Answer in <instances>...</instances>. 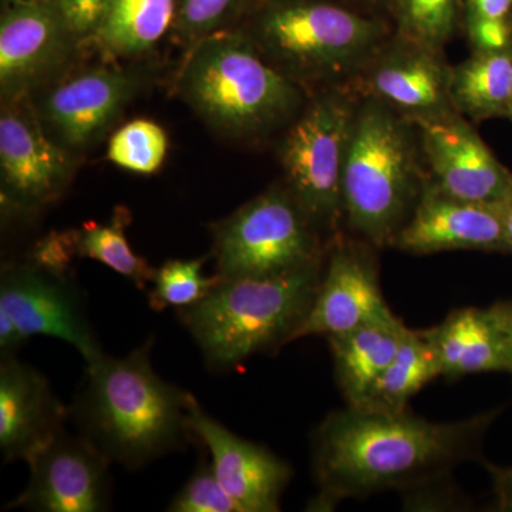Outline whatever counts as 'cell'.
Masks as SVG:
<instances>
[{
	"mask_svg": "<svg viewBox=\"0 0 512 512\" xmlns=\"http://www.w3.org/2000/svg\"><path fill=\"white\" fill-rule=\"evenodd\" d=\"M450 80L444 50L393 32L348 83L360 99L375 100L416 123L454 110Z\"/></svg>",
	"mask_w": 512,
	"mask_h": 512,
	"instance_id": "cell-12",
	"label": "cell"
},
{
	"mask_svg": "<svg viewBox=\"0 0 512 512\" xmlns=\"http://www.w3.org/2000/svg\"><path fill=\"white\" fill-rule=\"evenodd\" d=\"M424 333L436 353L441 376L447 380L478 373H507L503 335L490 308L456 309Z\"/></svg>",
	"mask_w": 512,
	"mask_h": 512,
	"instance_id": "cell-20",
	"label": "cell"
},
{
	"mask_svg": "<svg viewBox=\"0 0 512 512\" xmlns=\"http://www.w3.org/2000/svg\"><path fill=\"white\" fill-rule=\"evenodd\" d=\"M175 90L212 130L237 140H262L284 131L311 93L289 79L239 28L185 50Z\"/></svg>",
	"mask_w": 512,
	"mask_h": 512,
	"instance_id": "cell-3",
	"label": "cell"
},
{
	"mask_svg": "<svg viewBox=\"0 0 512 512\" xmlns=\"http://www.w3.org/2000/svg\"><path fill=\"white\" fill-rule=\"evenodd\" d=\"M325 258L288 274L221 279L207 298L178 309L205 362L227 370L296 339L311 311Z\"/></svg>",
	"mask_w": 512,
	"mask_h": 512,
	"instance_id": "cell-6",
	"label": "cell"
},
{
	"mask_svg": "<svg viewBox=\"0 0 512 512\" xmlns=\"http://www.w3.org/2000/svg\"><path fill=\"white\" fill-rule=\"evenodd\" d=\"M359 94L349 83L316 90L282 131L284 184L328 241L342 232V183Z\"/></svg>",
	"mask_w": 512,
	"mask_h": 512,
	"instance_id": "cell-7",
	"label": "cell"
},
{
	"mask_svg": "<svg viewBox=\"0 0 512 512\" xmlns=\"http://www.w3.org/2000/svg\"><path fill=\"white\" fill-rule=\"evenodd\" d=\"M33 336L72 346L86 365L106 355L87 315L84 293L69 272L35 261L12 262L0 275V355L15 356Z\"/></svg>",
	"mask_w": 512,
	"mask_h": 512,
	"instance_id": "cell-9",
	"label": "cell"
},
{
	"mask_svg": "<svg viewBox=\"0 0 512 512\" xmlns=\"http://www.w3.org/2000/svg\"><path fill=\"white\" fill-rule=\"evenodd\" d=\"M84 47L57 0L5 6L0 18L2 100L33 94L72 69Z\"/></svg>",
	"mask_w": 512,
	"mask_h": 512,
	"instance_id": "cell-13",
	"label": "cell"
},
{
	"mask_svg": "<svg viewBox=\"0 0 512 512\" xmlns=\"http://www.w3.org/2000/svg\"><path fill=\"white\" fill-rule=\"evenodd\" d=\"M29 483L9 508L101 512L110 508V460L82 434L66 430L28 461Z\"/></svg>",
	"mask_w": 512,
	"mask_h": 512,
	"instance_id": "cell-16",
	"label": "cell"
},
{
	"mask_svg": "<svg viewBox=\"0 0 512 512\" xmlns=\"http://www.w3.org/2000/svg\"><path fill=\"white\" fill-rule=\"evenodd\" d=\"M498 208H500L501 217H503L505 238H507L510 254L512 255V188L505 200L498 205Z\"/></svg>",
	"mask_w": 512,
	"mask_h": 512,
	"instance_id": "cell-36",
	"label": "cell"
},
{
	"mask_svg": "<svg viewBox=\"0 0 512 512\" xmlns=\"http://www.w3.org/2000/svg\"><path fill=\"white\" fill-rule=\"evenodd\" d=\"M473 50L512 47V0H463V26Z\"/></svg>",
	"mask_w": 512,
	"mask_h": 512,
	"instance_id": "cell-30",
	"label": "cell"
},
{
	"mask_svg": "<svg viewBox=\"0 0 512 512\" xmlns=\"http://www.w3.org/2000/svg\"><path fill=\"white\" fill-rule=\"evenodd\" d=\"M180 0H110L106 18L90 46L107 62H131L151 55L173 36Z\"/></svg>",
	"mask_w": 512,
	"mask_h": 512,
	"instance_id": "cell-22",
	"label": "cell"
},
{
	"mask_svg": "<svg viewBox=\"0 0 512 512\" xmlns=\"http://www.w3.org/2000/svg\"><path fill=\"white\" fill-rule=\"evenodd\" d=\"M488 473L493 478L495 510L512 512V466L498 467L484 461Z\"/></svg>",
	"mask_w": 512,
	"mask_h": 512,
	"instance_id": "cell-33",
	"label": "cell"
},
{
	"mask_svg": "<svg viewBox=\"0 0 512 512\" xmlns=\"http://www.w3.org/2000/svg\"><path fill=\"white\" fill-rule=\"evenodd\" d=\"M508 120H511V121H512V104H511L510 117H508Z\"/></svg>",
	"mask_w": 512,
	"mask_h": 512,
	"instance_id": "cell-38",
	"label": "cell"
},
{
	"mask_svg": "<svg viewBox=\"0 0 512 512\" xmlns=\"http://www.w3.org/2000/svg\"><path fill=\"white\" fill-rule=\"evenodd\" d=\"M77 156L56 143L32 96L2 100L0 181L3 214L30 215L55 202L72 183Z\"/></svg>",
	"mask_w": 512,
	"mask_h": 512,
	"instance_id": "cell-11",
	"label": "cell"
},
{
	"mask_svg": "<svg viewBox=\"0 0 512 512\" xmlns=\"http://www.w3.org/2000/svg\"><path fill=\"white\" fill-rule=\"evenodd\" d=\"M110 0H57L67 26L83 46H90L101 28Z\"/></svg>",
	"mask_w": 512,
	"mask_h": 512,
	"instance_id": "cell-32",
	"label": "cell"
},
{
	"mask_svg": "<svg viewBox=\"0 0 512 512\" xmlns=\"http://www.w3.org/2000/svg\"><path fill=\"white\" fill-rule=\"evenodd\" d=\"M439 376V362L424 330L407 329L396 356L357 407L384 413L406 412L410 399Z\"/></svg>",
	"mask_w": 512,
	"mask_h": 512,
	"instance_id": "cell-24",
	"label": "cell"
},
{
	"mask_svg": "<svg viewBox=\"0 0 512 512\" xmlns=\"http://www.w3.org/2000/svg\"><path fill=\"white\" fill-rule=\"evenodd\" d=\"M205 259H173L156 269L153 289L148 293L151 309L188 308L207 298L220 284L217 275H204Z\"/></svg>",
	"mask_w": 512,
	"mask_h": 512,
	"instance_id": "cell-27",
	"label": "cell"
},
{
	"mask_svg": "<svg viewBox=\"0 0 512 512\" xmlns=\"http://www.w3.org/2000/svg\"><path fill=\"white\" fill-rule=\"evenodd\" d=\"M167 511L241 512V508L222 487L211 463H201L190 480L175 495Z\"/></svg>",
	"mask_w": 512,
	"mask_h": 512,
	"instance_id": "cell-31",
	"label": "cell"
},
{
	"mask_svg": "<svg viewBox=\"0 0 512 512\" xmlns=\"http://www.w3.org/2000/svg\"><path fill=\"white\" fill-rule=\"evenodd\" d=\"M168 153V137L163 127L151 120L128 121L110 137L107 158L130 173H157Z\"/></svg>",
	"mask_w": 512,
	"mask_h": 512,
	"instance_id": "cell-28",
	"label": "cell"
},
{
	"mask_svg": "<svg viewBox=\"0 0 512 512\" xmlns=\"http://www.w3.org/2000/svg\"><path fill=\"white\" fill-rule=\"evenodd\" d=\"M426 181L412 121L375 100H360L343 168V222L350 234L377 249L392 247Z\"/></svg>",
	"mask_w": 512,
	"mask_h": 512,
	"instance_id": "cell-5",
	"label": "cell"
},
{
	"mask_svg": "<svg viewBox=\"0 0 512 512\" xmlns=\"http://www.w3.org/2000/svg\"><path fill=\"white\" fill-rule=\"evenodd\" d=\"M153 340L124 357L89 363L70 417L111 464L138 470L197 440L195 397L165 382L151 363Z\"/></svg>",
	"mask_w": 512,
	"mask_h": 512,
	"instance_id": "cell-2",
	"label": "cell"
},
{
	"mask_svg": "<svg viewBox=\"0 0 512 512\" xmlns=\"http://www.w3.org/2000/svg\"><path fill=\"white\" fill-rule=\"evenodd\" d=\"M376 251L365 239L343 232L330 241L315 301L296 339H328L394 315L380 286Z\"/></svg>",
	"mask_w": 512,
	"mask_h": 512,
	"instance_id": "cell-15",
	"label": "cell"
},
{
	"mask_svg": "<svg viewBox=\"0 0 512 512\" xmlns=\"http://www.w3.org/2000/svg\"><path fill=\"white\" fill-rule=\"evenodd\" d=\"M45 2V0H3V5H23V3Z\"/></svg>",
	"mask_w": 512,
	"mask_h": 512,
	"instance_id": "cell-37",
	"label": "cell"
},
{
	"mask_svg": "<svg viewBox=\"0 0 512 512\" xmlns=\"http://www.w3.org/2000/svg\"><path fill=\"white\" fill-rule=\"evenodd\" d=\"M130 222L131 212L124 207H117L106 224L86 222L82 228L69 232L73 252L79 258L93 259L106 265L136 286L138 291H146L157 268L131 248L126 235Z\"/></svg>",
	"mask_w": 512,
	"mask_h": 512,
	"instance_id": "cell-25",
	"label": "cell"
},
{
	"mask_svg": "<svg viewBox=\"0 0 512 512\" xmlns=\"http://www.w3.org/2000/svg\"><path fill=\"white\" fill-rule=\"evenodd\" d=\"M192 430L211 456V466L241 512H278L292 468L269 451L232 433L195 400Z\"/></svg>",
	"mask_w": 512,
	"mask_h": 512,
	"instance_id": "cell-18",
	"label": "cell"
},
{
	"mask_svg": "<svg viewBox=\"0 0 512 512\" xmlns=\"http://www.w3.org/2000/svg\"><path fill=\"white\" fill-rule=\"evenodd\" d=\"M407 326L396 315L330 336L336 383L349 406H357L396 356Z\"/></svg>",
	"mask_w": 512,
	"mask_h": 512,
	"instance_id": "cell-21",
	"label": "cell"
},
{
	"mask_svg": "<svg viewBox=\"0 0 512 512\" xmlns=\"http://www.w3.org/2000/svg\"><path fill=\"white\" fill-rule=\"evenodd\" d=\"M390 248L410 255L447 251L510 254L498 205L458 200L437 190L429 181Z\"/></svg>",
	"mask_w": 512,
	"mask_h": 512,
	"instance_id": "cell-17",
	"label": "cell"
},
{
	"mask_svg": "<svg viewBox=\"0 0 512 512\" xmlns=\"http://www.w3.org/2000/svg\"><path fill=\"white\" fill-rule=\"evenodd\" d=\"M256 0H180L173 36L185 50L205 37L234 29Z\"/></svg>",
	"mask_w": 512,
	"mask_h": 512,
	"instance_id": "cell-29",
	"label": "cell"
},
{
	"mask_svg": "<svg viewBox=\"0 0 512 512\" xmlns=\"http://www.w3.org/2000/svg\"><path fill=\"white\" fill-rule=\"evenodd\" d=\"M141 83L137 70L104 60L83 69L73 66L30 96L49 136L79 156L116 126Z\"/></svg>",
	"mask_w": 512,
	"mask_h": 512,
	"instance_id": "cell-10",
	"label": "cell"
},
{
	"mask_svg": "<svg viewBox=\"0 0 512 512\" xmlns=\"http://www.w3.org/2000/svg\"><path fill=\"white\" fill-rule=\"evenodd\" d=\"M70 409L49 380L15 356L0 365V453L6 463L28 461L66 430Z\"/></svg>",
	"mask_w": 512,
	"mask_h": 512,
	"instance_id": "cell-19",
	"label": "cell"
},
{
	"mask_svg": "<svg viewBox=\"0 0 512 512\" xmlns=\"http://www.w3.org/2000/svg\"><path fill=\"white\" fill-rule=\"evenodd\" d=\"M500 410L434 423L407 412L349 406L330 413L312 437L315 511L348 498L387 490L410 491L450 477L466 461L480 460L485 434Z\"/></svg>",
	"mask_w": 512,
	"mask_h": 512,
	"instance_id": "cell-1",
	"label": "cell"
},
{
	"mask_svg": "<svg viewBox=\"0 0 512 512\" xmlns=\"http://www.w3.org/2000/svg\"><path fill=\"white\" fill-rule=\"evenodd\" d=\"M419 134L427 181L458 200L500 205L512 173L485 144L473 121L456 110L413 123Z\"/></svg>",
	"mask_w": 512,
	"mask_h": 512,
	"instance_id": "cell-14",
	"label": "cell"
},
{
	"mask_svg": "<svg viewBox=\"0 0 512 512\" xmlns=\"http://www.w3.org/2000/svg\"><path fill=\"white\" fill-rule=\"evenodd\" d=\"M386 15L394 35L444 50L461 32L463 0H390Z\"/></svg>",
	"mask_w": 512,
	"mask_h": 512,
	"instance_id": "cell-26",
	"label": "cell"
},
{
	"mask_svg": "<svg viewBox=\"0 0 512 512\" xmlns=\"http://www.w3.org/2000/svg\"><path fill=\"white\" fill-rule=\"evenodd\" d=\"M329 244L284 183L212 225V258L220 279L288 274L322 261Z\"/></svg>",
	"mask_w": 512,
	"mask_h": 512,
	"instance_id": "cell-8",
	"label": "cell"
},
{
	"mask_svg": "<svg viewBox=\"0 0 512 512\" xmlns=\"http://www.w3.org/2000/svg\"><path fill=\"white\" fill-rule=\"evenodd\" d=\"M491 315L504 339L507 373L512 376V301H498L490 306Z\"/></svg>",
	"mask_w": 512,
	"mask_h": 512,
	"instance_id": "cell-34",
	"label": "cell"
},
{
	"mask_svg": "<svg viewBox=\"0 0 512 512\" xmlns=\"http://www.w3.org/2000/svg\"><path fill=\"white\" fill-rule=\"evenodd\" d=\"M451 104L466 119H508L512 104V47L473 50L451 66Z\"/></svg>",
	"mask_w": 512,
	"mask_h": 512,
	"instance_id": "cell-23",
	"label": "cell"
},
{
	"mask_svg": "<svg viewBox=\"0 0 512 512\" xmlns=\"http://www.w3.org/2000/svg\"><path fill=\"white\" fill-rule=\"evenodd\" d=\"M237 28L311 94L348 83L393 35L386 16L340 0H256Z\"/></svg>",
	"mask_w": 512,
	"mask_h": 512,
	"instance_id": "cell-4",
	"label": "cell"
},
{
	"mask_svg": "<svg viewBox=\"0 0 512 512\" xmlns=\"http://www.w3.org/2000/svg\"><path fill=\"white\" fill-rule=\"evenodd\" d=\"M340 2L348 3V5L363 10V12L386 16L387 18V6H389L390 0H340Z\"/></svg>",
	"mask_w": 512,
	"mask_h": 512,
	"instance_id": "cell-35",
	"label": "cell"
}]
</instances>
